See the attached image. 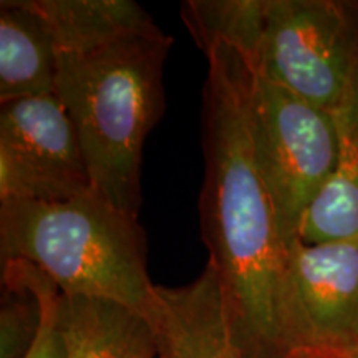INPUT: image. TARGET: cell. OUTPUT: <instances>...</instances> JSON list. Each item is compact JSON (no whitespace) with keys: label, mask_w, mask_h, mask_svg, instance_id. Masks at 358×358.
<instances>
[{"label":"cell","mask_w":358,"mask_h":358,"mask_svg":"<svg viewBox=\"0 0 358 358\" xmlns=\"http://www.w3.org/2000/svg\"><path fill=\"white\" fill-rule=\"evenodd\" d=\"M284 358H348L345 352L330 350V348H317V347H301L294 348Z\"/></svg>","instance_id":"cell-16"},{"label":"cell","mask_w":358,"mask_h":358,"mask_svg":"<svg viewBox=\"0 0 358 358\" xmlns=\"http://www.w3.org/2000/svg\"><path fill=\"white\" fill-rule=\"evenodd\" d=\"M30 284L42 302V322L35 342L24 358H69L66 343L60 325L62 290L50 277L34 264L20 261Z\"/></svg>","instance_id":"cell-15"},{"label":"cell","mask_w":358,"mask_h":358,"mask_svg":"<svg viewBox=\"0 0 358 358\" xmlns=\"http://www.w3.org/2000/svg\"><path fill=\"white\" fill-rule=\"evenodd\" d=\"M0 256L43 271L69 297L105 299L150 322L158 295L140 217L95 191L66 201H0Z\"/></svg>","instance_id":"cell-3"},{"label":"cell","mask_w":358,"mask_h":358,"mask_svg":"<svg viewBox=\"0 0 358 358\" xmlns=\"http://www.w3.org/2000/svg\"><path fill=\"white\" fill-rule=\"evenodd\" d=\"M337 163L320 196L303 217L306 244L358 239V66L334 111Z\"/></svg>","instance_id":"cell-10"},{"label":"cell","mask_w":358,"mask_h":358,"mask_svg":"<svg viewBox=\"0 0 358 358\" xmlns=\"http://www.w3.org/2000/svg\"><path fill=\"white\" fill-rule=\"evenodd\" d=\"M58 48L32 0L0 2V105L57 92Z\"/></svg>","instance_id":"cell-9"},{"label":"cell","mask_w":358,"mask_h":358,"mask_svg":"<svg viewBox=\"0 0 358 358\" xmlns=\"http://www.w3.org/2000/svg\"><path fill=\"white\" fill-rule=\"evenodd\" d=\"M158 302L150 324L158 358H245L236 345L211 264L181 287H156Z\"/></svg>","instance_id":"cell-8"},{"label":"cell","mask_w":358,"mask_h":358,"mask_svg":"<svg viewBox=\"0 0 358 358\" xmlns=\"http://www.w3.org/2000/svg\"><path fill=\"white\" fill-rule=\"evenodd\" d=\"M206 60L199 216L208 264L244 357L284 358L295 348L289 245L252 155L249 108L256 71L226 45Z\"/></svg>","instance_id":"cell-1"},{"label":"cell","mask_w":358,"mask_h":358,"mask_svg":"<svg viewBox=\"0 0 358 358\" xmlns=\"http://www.w3.org/2000/svg\"><path fill=\"white\" fill-rule=\"evenodd\" d=\"M358 66V0H267L259 75L334 111Z\"/></svg>","instance_id":"cell-5"},{"label":"cell","mask_w":358,"mask_h":358,"mask_svg":"<svg viewBox=\"0 0 358 358\" xmlns=\"http://www.w3.org/2000/svg\"><path fill=\"white\" fill-rule=\"evenodd\" d=\"M60 325L69 358H158L153 327L122 303L62 294Z\"/></svg>","instance_id":"cell-11"},{"label":"cell","mask_w":358,"mask_h":358,"mask_svg":"<svg viewBox=\"0 0 358 358\" xmlns=\"http://www.w3.org/2000/svg\"><path fill=\"white\" fill-rule=\"evenodd\" d=\"M92 191L77 128L57 93L3 103L0 201L53 203Z\"/></svg>","instance_id":"cell-6"},{"label":"cell","mask_w":358,"mask_h":358,"mask_svg":"<svg viewBox=\"0 0 358 358\" xmlns=\"http://www.w3.org/2000/svg\"><path fill=\"white\" fill-rule=\"evenodd\" d=\"M50 25L58 53L83 52L115 40L158 32L151 15L131 0H32Z\"/></svg>","instance_id":"cell-12"},{"label":"cell","mask_w":358,"mask_h":358,"mask_svg":"<svg viewBox=\"0 0 358 358\" xmlns=\"http://www.w3.org/2000/svg\"><path fill=\"white\" fill-rule=\"evenodd\" d=\"M42 302L20 261L2 262L0 358H24L37 337Z\"/></svg>","instance_id":"cell-14"},{"label":"cell","mask_w":358,"mask_h":358,"mask_svg":"<svg viewBox=\"0 0 358 358\" xmlns=\"http://www.w3.org/2000/svg\"><path fill=\"white\" fill-rule=\"evenodd\" d=\"M182 24L204 55L219 45L234 48L259 71L267 24V0H186Z\"/></svg>","instance_id":"cell-13"},{"label":"cell","mask_w":358,"mask_h":358,"mask_svg":"<svg viewBox=\"0 0 358 358\" xmlns=\"http://www.w3.org/2000/svg\"><path fill=\"white\" fill-rule=\"evenodd\" d=\"M295 348L358 345V239L289 245Z\"/></svg>","instance_id":"cell-7"},{"label":"cell","mask_w":358,"mask_h":358,"mask_svg":"<svg viewBox=\"0 0 358 358\" xmlns=\"http://www.w3.org/2000/svg\"><path fill=\"white\" fill-rule=\"evenodd\" d=\"M163 30L58 53L57 96L77 128L93 191L140 217L143 145L164 113Z\"/></svg>","instance_id":"cell-2"},{"label":"cell","mask_w":358,"mask_h":358,"mask_svg":"<svg viewBox=\"0 0 358 358\" xmlns=\"http://www.w3.org/2000/svg\"><path fill=\"white\" fill-rule=\"evenodd\" d=\"M250 141L256 168L290 245L337 163L334 116L256 73L250 90Z\"/></svg>","instance_id":"cell-4"},{"label":"cell","mask_w":358,"mask_h":358,"mask_svg":"<svg viewBox=\"0 0 358 358\" xmlns=\"http://www.w3.org/2000/svg\"><path fill=\"white\" fill-rule=\"evenodd\" d=\"M345 353H347L348 358H358V345L350 348V350H347Z\"/></svg>","instance_id":"cell-17"}]
</instances>
